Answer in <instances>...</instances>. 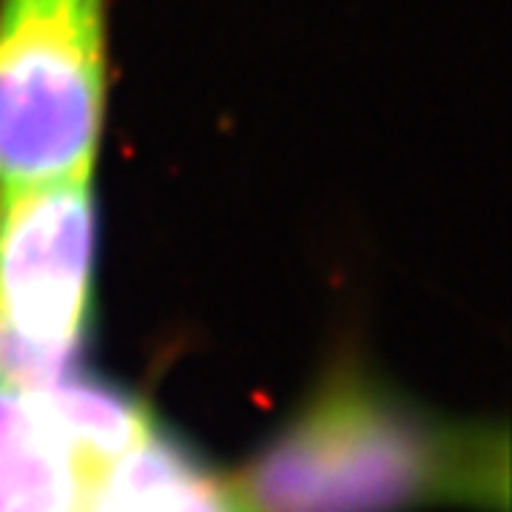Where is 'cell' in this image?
I'll list each match as a JSON object with an SVG mask.
<instances>
[{"label": "cell", "mask_w": 512, "mask_h": 512, "mask_svg": "<svg viewBox=\"0 0 512 512\" xmlns=\"http://www.w3.org/2000/svg\"><path fill=\"white\" fill-rule=\"evenodd\" d=\"M504 430L433 419L359 373L330 379L248 470L254 512H507Z\"/></svg>", "instance_id": "6da1fadb"}, {"label": "cell", "mask_w": 512, "mask_h": 512, "mask_svg": "<svg viewBox=\"0 0 512 512\" xmlns=\"http://www.w3.org/2000/svg\"><path fill=\"white\" fill-rule=\"evenodd\" d=\"M109 0H0V188L92 174Z\"/></svg>", "instance_id": "7a4b0ae2"}, {"label": "cell", "mask_w": 512, "mask_h": 512, "mask_svg": "<svg viewBox=\"0 0 512 512\" xmlns=\"http://www.w3.org/2000/svg\"><path fill=\"white\" fill-rule=\"evenodd\" d=\"M97 305L92 174L0 188V382L77 370Z\"/></svg>", "instance_id": "3957f363"}, {"label": "cell", "mask_w": 512, "mask_h": 512, "mask_svg": "<svg viewBox=\"0 0 512 512\" xmlns=\"http://www.w3.org/2000/svg\"><path fill=\"white\" fill-rule=\"evenodd\" d=\"M92 490L35 393L0 382V512H86Z\"/></svg>", "instance_id": "277c9868"}, {"label": "cell", "mask_w": 512, "mask_h": 512, "mask_svg": "<svg viewBox=\"0 0 512 512\" xmlns=\"http://www.w3.org/2000/svg\"><path fill=\"white\" fill-rule=\"evenodd\" d=\"M86 512H254L242 487L217 476L157 427L94 484Z\"/></svg>", "instance_id": "5b68a950"}, {"label": "cell", "mask_w": 512, "mask_h": 512, "mask_svg": "<svg viewBox=\"0 0 512 512\" xmlns=\"http://www.w3.org/2000/svg\"><path fill=\"white\" fill-rule=\"evenodd\" d=\"M32 393L94 484L114 461L131 453L160 427L146 402L117 384L77 370L46 387H35Z\"/></svg>", "instance_id": "8992f818"}]
</instances>
